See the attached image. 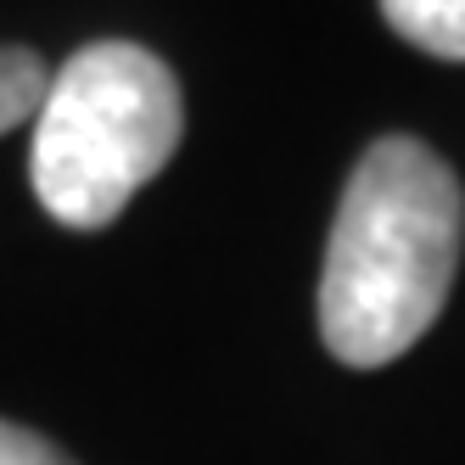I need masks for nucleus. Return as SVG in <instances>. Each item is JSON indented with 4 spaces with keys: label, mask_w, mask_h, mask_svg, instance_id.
Instances as JSON below:
<instances>
[{
    "label": "nucleus",
    "mask_w": 465,
    "mask_h": 465,
    "mask_svg": "<svg viewBox=\"0 0 465 465\" xmlns=\"http://www.w3.org/2000/svg\"><path fill=\"white\" fill-rule=\"evenodd\" d=\"M381 17L410 45L465 62V0H381Z\"/></svg>",
    "instance_id": "obj_3"
},
{
    "label": "nucleus",
    "mask_w": 465,
    "mask_h": 465,
    "mask_svg": "<svg viewBox=\"0 0 465 465\" xmlns=\"http://www.w3.org/2000/svg\"><path fill=\"white\" fill-rule=\"evenodd\" d=\"M465 196L454 169L410 135L359 157L320 270V337L353 371L392 364L443 314L460 270Z\"/></svg>",
    "instance_id": "obj_1"
},
{
    "label": "nucleus",
    "mask_w": 465,
    "mask_h": 465,
    "mask_svg": "<svg viewBox=\"0 0 465 465\" xmlns=\"http://www.w3.org/2000/svg\"><path fill=\"white\" fill-rule=\"evenodd\" d=\"M45 90H51V68L23 51V45H0V135L35 124L45 107Z\"/></svg>",
    "instance_id": "obj_4"
},
{
    "label": "nucleus",
    "mask_w": 465,
    "mask_h": 465,
    "mask_svg": "<svg viewBox=\"0 0 465 465\" xmlns=\"http://www.w3.org/2000/svg\"><path fill=\"white\" fill-rule=\"evenodd\" d=\"M0 465H74V460L62 454V449H51L40 431L0 420Z\"/></svg>",
    "instance_id": "obj_5"
},
{
    "label": "nucleus",
    "mask_w": 465,
    "mask_h": 465,
    "mask_svg": "<svg viewBox=\"0 0 465 465\" xmlns=\"http://www.w3.org/2000/svg\"><path fill=\"white\" fill-rule=\"evenodd\" d=\"M180 84L146 45L102 40L51 74L35 118V196L68 230L113 224L180 146Z\"/></svg>",
    "instance_id": "obj_2"
}]
</instances>
